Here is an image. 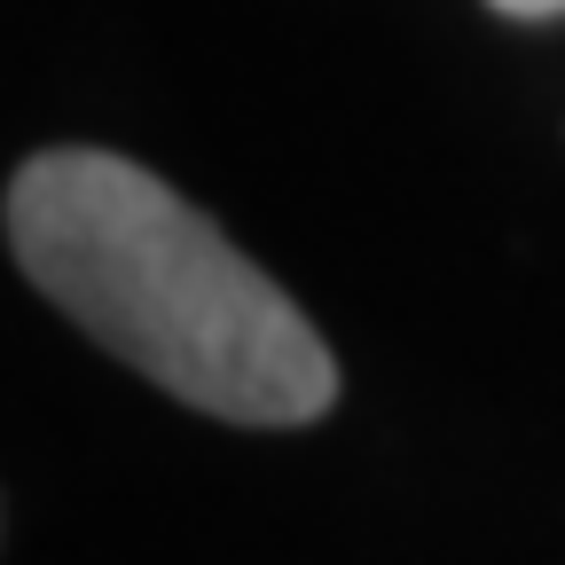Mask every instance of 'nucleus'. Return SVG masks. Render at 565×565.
I'll return each instance as SVG.
<instances>
[{
	"label": "nucleus",
	"mask_w": 565,
	"mask_h": 565,
	"mask_svg": "<svg viewBox=\"0 0 565 565\" xmlns=\"http://www.w3.org/2000/svg\"><path fill=\"white\" fill-rule=\"evenodd\" d=\"M487 9H503V17H526V24H542V17H565V0H487Z\"/></svg>",
	"instance_id": "nucleus-2"
},
{
	"label": "nucleus",
	"mask_w": 565,
	"mask_h": 565,
	"mask_svg": "<svg viewBox=\"0 0 565 565\" xmlns=\"http://www.w3.org/2000/svg\"><path fill=\"white\" fill-rule=\"evenodd\" d=\"M9 252L126 370L221 424H315L322 330L204 212L118 150H40L9 181Z\"/></svg>",
	"instance_id": "nucleus-1"
}]
</instances>
